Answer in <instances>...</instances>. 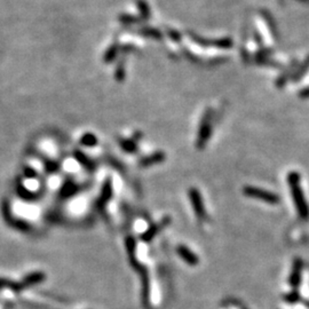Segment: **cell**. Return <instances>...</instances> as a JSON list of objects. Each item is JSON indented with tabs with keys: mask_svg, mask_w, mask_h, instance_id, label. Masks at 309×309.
<instances>
[{
	"mask_svg": "<svg viewBox=\"0 0 309 309\" xmlns=\"http://www.w3.org/2000/svg\"><path fill=\"white\" fill-rule=\"evenodd\" d=\"M211 133H212V112L211 110H206L204 113L203 119H201L200 132H198V138L196 145L200 149H201L209 141Z\"/></svg>",
	"mask_w": 309,
	"mask_h": 309,
	"instance_id": "6da1fadb",
	"label": "cell"
},
{
	"mask_svg": "<svg viewBox=\"0 0 309 309\" xmlns=\"http://www.w3.org/2000/svg\"><path fill=\"white\" fill-rule=\"evenodd\" d=\"M244 194H245L247 197L255 198V200H263L266 201V203L275 204L278 201V198L276 195L269 193V191L259 189V188L251 187V185H247V187L244 188Z\"/></svg>",
	"mask_w": 309,
	"mask_h": 309,
	"instance_id": "7a4b0ae2",
	"label": "cell"
},
{
	"mask_svg": "<svg viewBox=\"0 0 309 309\" xmlns=\"http://www.w3.org/2000/svg\"><path fill=\"white\" fill-rule=\"evenodd\" d=\"M297 174H291L290 178H289V181H290V184L292 187V194H293V198L295 204H297V207L300 211L301 216L306 217V214H308L307 211H306V205L304 201V198H302V193L300 190V187H299V180H298Z\"/></svg>",
	"mask_w": 309,
	"mask_h": 309,
	"instance_id": "3957f363",
	"label": "cell"
},
{
	"mask_svg": "<svg viewBox=\"0 0 309 309\" xmlns=\"http://www.w3.org/2000/svg\"><path fill=\"white\" fill-rule=\"evenodd\" d=\"M189 197L191 205H193V209L196 213V217L200 220H203L206 218V213H205L204 209V203L203 200H201V195L200 191H198L196 188H190L189 189Z\"/></svg>",
	"mask_w": 309,
	"mask_h": 309,
	"instance_id": "277c9868",
	"label": "cell"
},
{
	"mask_svg": "<svg viewBox=\"0 0 309 309\" xmlns=\"http://www.w3.org/2000/svg\"><path fill=\"white\" fill-rule=\"evenodd\" d=\"M170 222H171V219H170V218L166 217V218H164V219H163L162 221H159V222L152 224L150 228H149L147 232H145L142 235L141 238H142L143 242H147L148 243V242H150V240L154 239L155 236L157 235L159 232H162V230L164 229L165 227H167L168 223H170Z\"/></svg>",
	"mask_w": 309,
	"mask_h": 309,
	"instance_id": "5b68a950",
	"label": "cell"
},
{
	"mask_svg": "<svg viewBox=\"0 0 309 309\" xmlns=\"http://www.w3.org/2000/svg\"><path fill=\"white\" fill-rule=\"evenodd\" d=\"M178 254L181 256V259L183 260L185 263H188L189 266H197L200 262V259L196 254H194V252L190 249H188L187 246L180 245L177 249Z\"/></svg>",
	"mask_w": 309,
	"mask_h": 309,
	"instance_id": "8992f818",
	"label": "cell"
},
{
	"mask_svg": "<svg viewBox=\"0 0 309 309\" xmlns=\"http://www.w3.org/2000/svg\"><path fill=\"white\" fill-rule=\"evenodd\" d=\"M111 196H112L111 181L107 180L105 183H103L102 190H101V194H100V198L99 200H97V206H99V209H103L105 205L110 200Z\"/></svg>",
	"mask_w": 309,
	"mask_h": 309,
	"instance_id": "52a82bcc",
	"label": "cell"
},
{
	"mask_svg": "<svg viewBox=\"0 0 309 309\" xmlns=\"http://www.w3.org/2000/svg\"><path fill=\"white\" fill-rule=\"evenodd\" d=\"M44 279H45L44 273L35 272V273H31V274H29L28 276H25L23 281L21 282V284L22 286H23V289H27V288H30V286L37 285L39 284V283L44 282Z\"/></svg>",
	"mask_w": 309,
	"mask_h": 309,
	"instance_id": "ba28073f",
	"label": "cell"
},
{
	"mask_svg": "<svg viewBox=\"0 0 309 309\" xmlns=\"http://www.w3.org/2000/svg\"><path fill=\"white\" fill-rule=\"evenodd\" d=\"M136 7L139 9L142 21H148V19L151 18L150 7H149V5L147 4L145 0H136Z\"/></svg>",
	"mask_w": 309,
	"mask_h": 309,
	"instance_id": "9c48e42d",
	"label": "cell"
},
{
	"mask_svg": "<svg viewBox=\"0 0 309 309\" xmlns=\"http://www.w3.org/2000/svg\"><path fill=\"white\" fill-rule=\"evenodd\" d=\"M165 159V155L163 154V152H156V154H154L152 156H149V157L142 159L141 162V166L143 167H148V166H151V165H155L157 164V163H161Z\"/></svg>",
	"mask_w": 309,
	"mask_h": 309,
	"instance_id": "30bf717a",
	"label": "cell"
},
{
	"mask_svg": "<svg viewBox=\"0 0 309 309\" xmlns=\"http://www.w3.org/2000/svg\"><path fill=\"white\" fill-rule=\"evenodd\" d=\"M118 53H119V44L116 41V43H113L111 46L107 50L105 56H103V61H105L106 63H111L112 61H115V58L117 57Z\"/></svg>",
	"mask_w": 309,
	"mask_h": 309,
	"instance_id": "8fae6325",
	"label": "cell"
},
{
	"mask_svg": "<svg viewBox=\"0 0 309 309\" xmlns=\"http://www.w3.org/2000/svg\"><path fill=\"white\" fill-rule=\"evenodd\" d=\"M1 289H9V290L14 292H19L24 290L21 283L9 281V279H6V278H0V290H1Z\"/></svg>",
	"mask_w": 309,
	"mask_h": 309,
	"instance_id": "7c38bea8",
	"label": "cell"
},
{
	"mask_svg": "<svg viewBox=\"0 0 309 309\" xmlns=\"http://www.w3.org/2000/svg\"><path fill=\"white\" fill-rule=\"evenodd\" d=\"M138 34L145 36V37H150L154 39H162L163 38V34L158 29L151 28V27H142L141 29H139Z\"/></svg>",
	"mask_w": 309,
	"mask_h": 309,
	"instance_id": "4fadbf2b",
	"label": "cell"
},
{
	"mask_svg": "<svg viewBox=\"0 0 309 309\" xmlns=\"http://www.w3.org/2000/svg\"><path fill=\"white\" fill-rule=\"evenodd\" d=\"M118 19L120 23H123L124 25H134L143 22L141 18H136V16L129 14H120L118 16Z\"/></svg>",
	"mask_w": 309,
	"mask_h": 309,
	"instance_id": "5bb4252c",
	"label": "cell"
},
{
	"mask_svg": "<svg viewBox=\"0 0 309 309\" xmlns=\"http://www.w3.org/2000/svg\"><path fill=\"white\" fill-rule=\"evenodd\" d=\"M262 16L265 18L266 22H267V25H268L269 29H271V31L273 32V35H274V37L277 38L278 37V36H277V27H276V24H275V22H274V18H273L272 16H271V14H269V13L266 12V11H262Z\"/></svg>",
	"mask_w": 309,
	"mask_h": 309,
	"instance_id": "9a60e30c",
	"label": "cell"
},
{
	"mask_svg": "<svg viewBox=\"0 0 309 309\" xmlns=\"http://www.w3.org/2000/svg\"><path fill=\"white\" fill-rule=\"evenodd\" d=\"M80 143L83 145H86V147H93V145H97V138L92 133H87V134L81 136Z\"/></svg>",
	"mask_w": 309,
	"mask_h": 309,
	"instance_id": "2e32d148",
	"label": "cell"
},
{
	"mask_svg": "<svg viewBox=\"0 0 309 309\" xmlns=\"http://www.w3.org/2000/svg\"><path fill=\"white\" fill-rule=\"evenodd\" d=\"M76 191H77V185L73 184V182H67V183L63 185V188H62L61 195L63 197H68L76 193Z\"/></svg>",
	"mask_w": 309,
	"mask_h": 309,
	"instance_id": "e0dca14e",
	"label": "cell"
},
{
	"mask_svg": "<svg viewBox=\"0 0 309 309\" xmlns=\"http://www.w3.org/2000/svg\"><path fill=\"white\" fill-rule=\"evenodd\" d=\"M233 40L230 38H221L213 40V46H217L219 48H230L233 47Z\"/></svg>",
	"mask_w": 309,
	"mask_h": 309,
	"instance_id": "ac0fdd59",
	"label": "cell"
},
{
	"mask_svg": "<svg viewBox=\"0 0 309 309\" xmlns=\"http://www.w3.org/2000/svg\"><path fill=\"white\" fill-rule=\"evenodd\" d=\"M120 145H122L124 150H126L127 152H135L136 149H138L134 140L133 141L132 140H123V141H120Z\"/></svg>",
	"mask_w": 309,
	"mask_h": 309,
	"instance_id": "d6986e66",
	"label": "cell"
},
{
	"mask_svg": "<svg viewBox=\"0 0 309 309\" xmlns=\"http://www.w3.org/2000/svg\"><path fill=\"white\" fill-rule=\"evenodd\" d=\"M74 156H76V158L78 159V161H79V163H81V164L84 165V166L93 167L92 162H91L90 158L86 157V156L84 154H81V152H79V151H76L74 152Z\"/></svg>",
	"mask_w": 309,
	"mask_h": 309,
	"instance_id": "ffe728a7",
	"label": "cell"
},
{
	"mask_svg": "<svg viewBox=\"0 0 309 309\" xmlns=\"http://www.w3.org/2000/svg\"><path fill=\"white\" fill-rule=\"evenodd\" d=\"M116 79L118 81H123L125 79V68H124V61L122 60L117 66V70H116Z\"/></svg>",
	"mask_w": 309,
	"mask_h": 309,
	"instance_id": "44dd1931",
	"label": "cell"
},
{
	"mask_svg": "<svg viewBox=\"0 0 309 309\" xmlns=\"http://www.w3.org/2000/svg\"><path fill=\"white\" fill-rule=\"evenodd\" d=\"M167 35L170 36L172 40L177 41V43H179V41L181 40V34L180 32H178L177 30H173V29H167Z\"/></svg>",
	"mask_w": 309,
	"mask_h": 309,
	"instance_id": "7402d4cb",
	"label": "cell"
},
{
	"mask_svg": "<svg viewBox=\"0 0 309 309\" xmlns=\"http://www.w3.org/2000/svg\"><path fill=\"white\" fill-rule=\"evenodd\" d=\"M24 175L27 178H35V177H37V172H36L34 168H31V167H27L24 170Z\"/></svg>",
	"mask_w": 309,
	"mask_h": 309,
	"instance_id": "603a6c76",
	"label": "cell"
},
{
	"mask_svg": "<svg viewBox=\"0 0 309 309\" xmlns=\"http://www.w3.org/2000/svg\"><path fill=\"white\" fill-rule=\"evenodd\" d=\"M46 168L48 172H55L57 168V165L53 162H46Z\"/></svg>",
	"mask_w": 309,
	"mask_h": 309,
	"instance_id": "cb8c5ba5",
	"label": "cell"
}]
</instances>
